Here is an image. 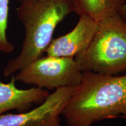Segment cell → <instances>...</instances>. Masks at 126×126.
<instances>
[{
	"instance_id": "cell-1",
	"label": "cell",
	"mask_w": 126,
	"mask_h": 126,
	"mask_svg": "<svg viewBox=\"0 0 126 126\" xmlns=\"http://www.w3.org/2000/svg\"><path fill=\"white\" fill-rule=\"evenodd\" d=\"M62 115L68 126H91L103 120L126 117V74L82 72Z\"/></svg>"
},
{
	"instance_id": "cell-2",
	"label": "cell",
	"mask_w": 126,
	"mask_h": 126,
	"mask_svg": "<svg viewBox=\"0 0 126 126\" xmlns=\"http://www.w3.org/2000/svg\"><path fill=\"white\" fill-rule=\"evenodd\" d=\"M75 12L74 0H31L22 2L17 16L25 29L20 54L11 60L3 74L8 77L42 57L53 39L57 25Z\"/></svg>"
},
{
	"instance_id": "cell-3",
	"label": "cell",
	"mask_w": 126,
	"mask_h": 126,
	"mask_svg": "<svg viewBox=\"0 0 126 126\" xmlns=\"http://www.w3.org/2000/svg\"><path fill=\"white\" fill-rule=\"evenodd\" d=\"M74 59L82 72L117 75L126 71V22L119 13L99 22L90 44Z\"/></svg>"
},
{
	"instance_id": "cell-4",
	"label": "cell",
	"mask_w": 126,
	"mask_h": 126,
	"mask_svg": "<svg viewBox=\"0 0 126 126\" xmlns=\"http://www.w3.org/2000/svg\"><path fill=\"white\" fill-rule=\"evenodd\" d=\"M82 72L74 58L46 56L30 63L14 76L16 81L47 90L75 87Z\"/></svg>"
},
{
	"instance_id": "cell-5",
	"label": "cell",
	"mask_w": 126,
	"mask_h": 126,
	"mask_svg": "<svg viewBox=\"0 0 126 126\" xmlns=\"http://www.w3.org/2000/svg\"><path fill=\"white\" fill-rule=\"evenodd\" d=\"M75 87L56 89L40 106L27 112L0 116V126H61L60 116Z\"/></svg>"
},
{
	"instance_id": "cell-6",
	"label": "cell",
	"mask_w": 126,
	"mask_h": 126,
	"mask_svg": "<svg viewBox=\"0 0 126 126\" xmlns=\"http://www.w3.org/2000/svg\"><path fill=\"white\" fill-rule=\"evenodd\" d=\"M99 22L86 15L79 16L74 28L70 32L52 39L45 53L55 57L74 58L85 50L94 38Z\"/></svg>"
},
{
	"instance_id": "cell-7",
	"label": "cell",
	"mask_w": 126,
	"mask_h": 126,
	"mask_svg": "<svg viewBox=\"0 0 126 126\" xmlns=\"http://www.w3.org/2000/svg\"><path fill=\"white\" fill-rule=\"evenodd\" d=\"M12 75L10 82H0V116L11 110L24 112L34 103L43 102L49 94L43 88L33 87L26 89H18Z\"/></svg>"
},
{
	"instance_id": "cell-8",
	"label": "cell",
	"mask_w": 126,
	"mask_h": 126,
	"mask_svg": "<svg viewBox=\"0 0 126 126\" xmlns=\"http://www.w3.org/2000/svg\"><path fill=\"white\" fill-rule=\"evenodd\" d=\"M126 0H74L75 13L86 15L97 22L116 15Z\"/></svg>"
},
{
	"instance_id": "cell-9",
	"label": "cell",
	"mask_w": 126,
	"mask_h": 126,
	"mask_svg": "<svg viewBox=\"0 0 126 126\" xmlns=\"http://www.w3.org/2000/svg\"><path fill=\"white\" fill-rule=\"evenodd\" d=\"M9 4V0H0V52L7 54L12 53L15 48L7 36Z\"/></svg>"
},
{
	"instance_id": "cell-10",
	"label": "cell",
	"mask_w": 126,
	"mask_h": 126,
	"mask_svg": "<svg viewBox=\"0 0 126 126\" xmlns=\"http://www.w3.org/2000/svg\"><path fill=\"white\" fill-rule=\"evenodd\" d=\"M119 14L123 18V19L126 22V0L125 1L124 4L122 6V8L119 10Z\"/></svg>"
},
{
	"instance_id": "cell-11",
	"label": "cell",
	"mask_w": 126,
	"mask_h": 126,
	"mask_svg": "<svg viewBox=\"0 0 126 126\" xmlns=\"http://www.w3.org/2000/svg\"><path fill=\"white\" fill-rule=\"evenodd\" d=\"M19 1V2H20V3H22V2H27V1H31V0H18Z\"/></svg>"
},
{
	"instance_id": "cell-12",
	"label": "cell",
	"mask_w": 126,
	"mask_h": 126,
	"mask_svg": "<svg viewBox=\"0 0 126 126\" xmlns=\"http://www.w3.org/2000/svg\"><path fill=\"white\" fill-rule=\"evenodd\" d=\"M123 118H125V119H126V117H124Z\"/></svg>"
}]
</instances>
